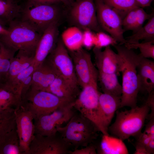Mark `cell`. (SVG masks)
Returning a JSON list of instances; mask_svg holds the SVG:
<instances>
[{"label":"cell","instance_id":"obj_29","mask_svg":"<svg viewBox=\"0 0 154 154\" xmlns=\"http://www.w3.org/2000/svg\"><path fill=\"white\" fill-rule=\"evenodd\" d=\"M16 128L15 109L0 110V141L7 133Z\"/></svg>","mask_w":154,"mask_h":154},{"label":"cell","instance_id":"obj_46","mask_svg":"<svg viewBox=\"0 0 154 154\" xmlns=\"http://www.w3.org/2000/svg\"><path fill=\"white\" fill-rule=\"evenodd\" d=\"M8 32L7 28L0 23V37L2 35L7 34Z\"/></svg>","mask_w":154,"mask_h":154},{"label":"cell","instance_id":"obj_51","mask_svg":"<svg viewBox=\"0 0 154 154\" xmlns=\"http://www.w3.org/2000/svg\"><path fill=\"white\" fill-rule=\"evenodd\" d=\"M0 110H1V109H0Z\"/></svg>","mask_w":154,"mask_h":154},{"label":"cell","instance_id":"obj_8","mask_svg":"<svg viewBox=\"0 0 154 154\" xmlns=\"http://www.w3.org/2000/svg\"><path fill=\"white\" fill-rule=\"evenodd\" d=\"M70 7L69 18L74 26L84 31H103L98 21L95 0H78Z\"/></svg>","mask_w":154,"mask_h":154},{"label":"cell","instance_id":"obj_49","mask_svg":"<svg viewBox=\"0 0 154 154\" xmlns=\"http://www.w3.org/2000/svg\"><path fill=\"white\" fill-rule=\"evenodd\" d=\"M2 86H3L2 82V81H1V79H0V88H2Z\"/></svg>","mask_w":154,"mask_h":154},{"label":"cell","instance_id":"obj_33","mask_svg":"<svg viewBox=\"0 0 154 154\" xmlns=\"http://www.w3.org/2000/svg\"><path fill=\"white\" fill-rule=\"evenodd\" d=\"M154 40L145 41L133 44L125 43L124 45L127 48L131 49L139 48L142 57L146 58L154 59Z\"/></svg>","mask_w":154,"mask_h":154},{"label":"cell","instance_id":"obj_50","mask_svg":"<svg viewBox=\"0 0 154 154\" xmlns=\"http://www.w3.org/2000/svg\"><path fill=\"white\" fill-rule=\"evenodd\" d=\"M151 4L153 0H147Z\"/></svg>","mask_w":154,"mask_h":154},{"label":"cell","instance_id":"obj_1","mask_svg":"<svg viewBox=\"0 0 154 154\" xmlns=\"http://www.w3.org/2000/svg\"><path fill=\"white\" fill-rule=\"evenodd\" d=\"M114 46L123 60L121 71L122 94L120 108L125 107H135L137 106V95L139 91L137 70L139 54L124 44H117Z\"/></svg>","mask_w":154,"mask_h":154},{"label":"cell","instance_id":"obj_24","mask_svg":"<svg viewBox=\"0 0 154 154\" xmlns=\"http://www.w3.org/2000/svg\"><path fill=\"white\" fill-rule=\"evenodd\" d=\"M22 9L17 0H0V23L5 27L8 26L20 17Z\"/></svg>","mask_w":154,"mask_h":154},{"label":"cell","instance_id":"obj_21","mask_svg":"<svg viewBox=\"0 0 154 154\" xmlns=\"http://www.w3.org/2000/svg\"><path fill=\"white\" fill-rule=\"evenodd\" d=\"M46 91L70 102L75 100L80 92L79 89L74 87L58 75Z\"/></svg>","mask_w":154,"mask_h":154},{"label":"cell","instance_id":"obj_35","mask_svg":"<svg viewBox=\"0 0 154 154\" xmlns=\"http://www.w3.org/2000/svg\"><path fill=\"white\" fill-rule=\"evenodd\" d=\"M117 42L111 35L100 31L95 33V40L94 47L102 48L103 47L117 44Z\"/></svg>","mask_w":154,"mask_h":154},{"label":"cell","instance_id":"obj_3","mask_svg":"<svg viewBox=\"0 0 154 154\" xmlns=\"http://www.w3.org/2000/svg\"><path fill=\"white\" fill-rule=\"evenodd\" d=\"M150 110L145 103L129 110H117L115 121L108 127V132L123 141L131 137H136L141 132Z\"/></svg>","mask_w":154,"mask_h":154},{"label":"cell","instance_id":"obj_22","mask_svg":"<svg viewBox=\"0 0 154 154\" xmlns=\"http://www.w3.org/2000/svg\"><path fill=\"white\" fill-rule=\"evenodd\" d=\"M35 54L18 51L11 61L10 68L3 86L11 81L20 72L32 65Z\"/></svg>","mask_w":154,"mask_h":154},{"label":"cell","instance_id":"obj_31","mask_svg":"<svg viewBox=\"0 0 154 154\" xmlns=\"http://www.w3.org/2000/svg\"><path fill=\"white\" fill-rule=\"evenodd\" d=\"M21 96L8 90L0 88V108L1 110L9 108L15 109L20 104Z\"/></svg>","mask_w":154,"mask_h":154},{"label":"cell","instance_id":"obj_14","mask_svg":"<svg viewBox=\"0 0 154 154\" xmlns=\"http://www.w3.org/2000/svg\"><path fill=\"white\" fill-rule=\"evenodd\" d=\"M69 147L60 137L35 134L30 145L29 154H66Z\"/></svg>","mask_w":154,"mask_h":154},{"label":"cell","instance_id":"obj_39","mask_svg":"<svg viewBox=\"0 0 154 154\" xmlns=\"http://www.w3.org/2000/svg\"><path fill=\"white\" fill-rule=\"evenodd\" d=\"M32 77V74L26 78L22 84L20 92V95L22 100L24 98L31 87Z\"/></svg>","mask_w":154,"mask_h":154},{"label":"cell","instance_id":"obj_41","mask_svg":"<svg viewBox=\"0 0 154 154\" xmlns=\"http://www.w3.org/2000/svg\"><path fill=\"white\" fill-rule=\"evenodd\" d=\"M150 108L151 112L149 114L147 118L149 119L154 117V91L152 92L150 94L145 102Z\"/></svg>","mask_w":154,"mask_h":154},{"label":"cell","instance_id":"obj_23","mask_svg":"<svg viewBox=\"0 0 154 154\" xmlns=\"http://www.w3.org/2000/svg\"><path fill=\"white\" fill-rule=\"evenodd\" d=\"M114 136L103 135L98 146H96L97 154H126L128 149L123 141Z\"/></svg>","mask_w":154,"mask_h":154},{"label":"cell","instance_id":"obj_7","mask_svg":"<svg viewBox=\"0 0 154 154\" xmlns=\"http://www.w3.org/2000/svg\"><path fill=\"white\" fill-rule=\"evenodd\" d=\"M21 102L31 112L34 119L73 102L61 98L48 92L36 90L31 88Z\"/></svg>","mask_w":154,"mask_h":154},{"label":"cell","instance_id":"obj_11","mask_svg":"<svg viewBox=\"0 0 154 154\" xmlns=\"http://www.w3.org/2000/svg\"><path fill=\"white\" fill-rule=\"evenodd\" d=\"M47 58L58 76L74 87L79 89L73 61L61 39H58L54 48Z\"/></svg>","mask_w":154,"mask_h":154},{"label":"cell","instance_id":"obj_9","mask_svg":"<svg viewBox=\"0 0 154 154\" xmlns=\"http://www.w3.org/2000/svg\"><path fill=\"white\" fill-rule=\"evenodd\" d=\"M73 102L61 106L50 114L35 119V134L45 136L56 135L57 127L67 122L75 114Z\"/></svg>","mask_w":154,"mask_h":154},{"label":"cell","instance_id":"obj_25","mask_svg":"<svg viewBox=\"0 0 154 154\" xmlns=\"http://www.w3.org/2000/svg\"><path fill=\"white\" fill-rule=\"evenodd\" d=\"M98 80L103 93L121 98L122 87L118 81L117 74L98 72Z\"/></svg>","mask_w":154,"mask_h":154},{"label":"cell","instance_id":"obj_42","mask_svg":"<svg viewBox=\"0 0 154 154\" xmlns=\"http://www.w3.org/2000/svg\"><path fill=\"white\" fill-rule=\"evenodd\" d=\"M144 132L151 137H154V117L149 119L145 126Z\"/></svg>","mask_w":154,"mask_h":154},{"label":"cell","instance_id":"obj_43","mask_svg":"<svg viewBox=\"0 0 154 154\" xmlns=\"http://www.w3.org/2000/svg\"><path fill=\"white\" fill-rule=\"evenodd\" d=\"M135 154H148L146 148L144 146L138 143H135Z\"/></svg>","mask_w":154,"mask_h":154},{"label":"cell","instance_id":"obj_40","mask_svg":"<svg viewBox=\"0 0 154 154\" xmlns=\"http://www.w3.org/2000/svg\"><path fill=\"white\" fill-rule=\"evenodd\" d=\"M136 139L135 143L140 144L146 147L151 138L150 135L144 132H141L138 135L135 137Z\"/></svg>","mask_w":154,"mask_h":154},{"label":"cell","instance_id":"obj_12","mask_svg":"<svg viewBox=\"0 0 154 154\" xmlns=\"http://www.w3.org/2000/svg\"><path fill=\"white\" fill-rule=\"evenodd\" d=\"M68 50L79 85L82 88L89 84L98 85V72L92 62L90 53L82 47L75 51Z\"/></svg>","mask_w":154,"mask_h":154},{"label":"cell","instance_id":"obj_36","mask_svg":"<svg viewBox=\"0 0 154 154\" xmlns=\"http://www.w3.org/2000/svg\"><path fill=\"white\" fill-rule=\"evenodd\" d=\"M83 32V46L88 49L94 46L95 33L92 31L86 29Z\"/></svg>","mask_w":154,"mask_h":154},{"label":"cell","instance_id":"obj_16","mask_svg":"<svg viewBox=\"0 0 154 154\" xmlns=\"http://www.w3.org/2000/svg\"><path fill=\"white\" fill-rule=\"evenodd\" d=\"M59 23L55 22L51 24L42 34L37 45L33 60V64L35 68L46 59L54 48L58 39Z\"/></svg>","mask_w":154,"mask_h":154},{"label":"cell","instance_id":"obj_38","mask_svg":"<svg viewBox=\"0 0 154 154\" xmlns=\"http://www.w3.org/2000/svg\"><path fill=\"white\" fill-rule=\"evenodd\" d=\"M61 3L60 0H27L25 6L32 7L40 5H53Z\"/></svg>","mask_w":154,"mask_h":154},{"label":"cell","instance_id":"obj_5","mask_svg":"<svg viewBox=\"0 0 154 154\" xmlns=\"http://www.w3.org/2000/svg\"><path fill=\"white\" fill-rule=\"evenodd\" d=\"M58 4L40 5L32 7L25 6L22 7L19 19L42 35L51 24L59 22L61 12Z\"/></svg>","mask_w":154,"mask_h":154},{"label":"cell","instance_id":"obj_13","mask_svg":"<svg viewBox=\"0 0 154 154\" xmlns=\"http://www.w3.org/2000/svg\"><path fill=\"white\" fill-rule=\"evenodd\" d=\"M17 131L23 154H29L30 144L35 135L33 115L22 102L15 109Z\"/></svg>","mask_w":154,"mask_h":154},{"label":"cell","instance_id":"obj_15","mask_svg":"<svg viewBox=\"0 0 154 154\" xmlns=\"http://www.w3.org/2000/svg\"><path fill=\"white\" fill-rule=\"evenodd\" d=\"M95 63L98 72L107 74L115 73L117 75L121 72L123 64L122 57L116 53L110 46L101 48L94 47Z\"/></svg>","mask_w":154,"mask_h":154},{"label":"cell","instance_id":"obj_6","mask_svg":"<svg viewBox=\"0 0 154 154\" xmlns=\"http://www.w3.org/2000/svg\"><path fill=\"white\" fill-rule=\"evenodd\" d=\"M82 88L73 102L74 109L92 121L102 135H109L104 128L100 118L99 108L100 92L98 85L89 84Z\"/></svg>","mask_w":154,"mask_h":154},{"label":"cell","instance_id":"obj_48","mask_svg":"<svg viewBox=\"0 0 154 154\" xmlns=\"http://www.w3.org/2000/svg\"><path fill=\"white\" fill-rule=\"evenodd\" d=\"M78 0H70V2L71 3V5L73 3L77 1Z\"/></svg>","mask_w":154,"mask_h":154},{"label":"cell","instance_id":"obj_26","mask_svg":"<svg viewBox=\"0 0 154 154\" xmlns=\"http://www.w3.org/2000/svg\"><path fill=\"white\" fill-rule=\"evenodd\" d=\"M61 39L69 51L78 50L83 46V32L76 26L70 27L64 30L62 34Z\"/></svg>","mask_w":154,"mask_h":154},{"label":"cell","instance_id":"obj_2","mask_svg":"<svg viewBox=\"0 0 154 154\" xmlns=\"http://www.w3.org/2000/svg\"><path fill=\"white\" fill-rule=\"evenodd\" d=\"M57 132L60 137L74 149L85 147L97 139L100 131L91 121L79 113L75 114L66 125L58 126Z\"/></svg>","mask_w":154,"mask_h":154},{"label":"cell","instance_id":"obj_45","mask_svg":"<svg viewBox=\"0 0 154 154\" xmlns=\"http://www.w3.org/2000/svg\"><path fill=\"white\" fill-rule=\"evenodd\" d=\"M138 6L143 8L150 6L151 4L147 0H135Z\"/></svg>","mask_w":154,"mask_h":154},{"label":"cell","instance_id":"obj_37","mask_svg":"<svg viewBox=\"0 0 154 154\" xmlns=\"http://www.w3.org/2000/svg\"><path fill=\"white\" fill-rule=\"evenodd\" d=\"M81 149H77L73 151H69L70 154H96L97 151L95 145L92 143Z\"/></svg>","mask_w":154,"mask_h":154},{"label":"cell","instance_id":"obj_44","mask_svg":"<svg viewBox=\"0 0 154 154\" xmlns=\"http://www.w3.org/2000/svg\"><path fill=\"white\" fill-rule=\"evenodd\" d=\"M148 154H154V138H151L145 147Z\"/></svg>","mask_w":154,"mask_h":154},{"label":"cell","instance_id":"obj_28","mask_svg":"<svg viewBox=\"0 0 154 154\" xmlns=\"http://www.w3.org/2000/svg\"><path fill=\"white\" fill-rule=\"evenodd\" d=\"M127 38L125 43H137L142 40L145 41L154 40V15L148 20L145 25Z\"/></svg>","mask_w":154,"mask_h":154},{"label":"cell","instance_id":"obj_20","mask_svg":"<svg viewBox=\"0 0 154 154\" xmlns=\"http://www.w3.org/2000/svg\"><path fill=\"white\" fill-rule=\"evenodd\" d=\"M154 15L153 12L147 13L143 8L139 6L135 7L129 11L122 20L124 32L131 31L135 32L143 25L144 22L149 20Z\"/></svg>","mask_w":154,"mask_h":154},{"label":"cell","instance_id":"obj_32","mask_svg":"<svg viewBox=\"0 0 154 154\" xmlns=\"http://www.w3.org/2000/svg\"><path fill=\"white\" fill-rule=\"evenodd\" d=\"M115 10L123 19L132 9L139 6L135 0H102Z\"/></svg>","mask_w":154,"mask_h":154},{"label":"cell","instance_id":"obj_4","mask_svg":"<svg viewBox=\"0 0 154 154\" xmlns=\"http://www.w3.org/2000/svg\"><path fill=\"white\" fill-rule=\"evenodd\" d=\"M8 26V33L0 37V42L16 51L35 54L42 35L19 18L12 21Z\"/></svg>","mask_w":154,"mask_h":154},{"label":"cell","instance_id":"obj_34","mask_svg":"<svg viewBox=\"0 0 154 154\" xmlns=\"http://www.w3.org/2000/svg\"><path fill=\"white\" fill-rule=\"evenodd\" d=\"M16 52L9 48L0 60V79L3 85L7 76L12 59Z\"/></svg>","mask_w":154,"mask_h":154},{"label":"cell","instance_id":"obj_17","mask_svg":"<svg viewBox=\"0 0 154 154\" xmlns=\"http://www.w3.org/2000/svg\"><path fill=\"white\" fill-rule=\"evenodd\" d=\"M58 75L52 65L46 58L33 72L30 88L36 90L46 91Z\"/></svg>","mask_w":154,"mask_h":154},{"label":"cell","instance_id":"obj_19","mask_svg":"<svg viewBox=\"0 0 154 154\" xmlns=\"http://www.w3.org/2000/svg\"><path fill=\"white\" fill-rule=\"evenodd\" d=\"M120 97L99 92V108L100 118L104 128L108 132V127L116 112L120 108Z\"/></svg>","mask_w":154,"mask_h":154},{"label":"cell","instance_id":"obj_47","mask_svg":"<svg viewBox=\"0 0 154 154\" xmlns=\"http://www.w3.org/2000/svg\"><path fill=\"white\" fill-rule=\"evenodd\" d=\"M61 3L65 6L70 7L71 5L70 0H60Z\"/></svg>","mask_w":154,"mask_h":154},{"label":"cell","instance_id":"obj_18","mask_svg":"<svg viewBox=\"0 0 154 154\" xmlns=\"http://www.w3.org/2000/svg\"><path fill=\"white\" fill-rule=\"evenodd\" d=\"M139 91L149 94L154 89V62L139 54L137 67Z\"/></svg>","mask_w":154,"mask_h":154},{"label":"cell","instance_id":"obj_27","mask_svg":"<svg viewBox=\"0 0 154 154\" xmlns=\"http://www.w3.org/2000/svg\"><path fill=\"white\" fill-rule=\"evenodd\" d=\"M0 154H23L16 128L7 133L0 141Z\"/></svg>","mask_w":154,"mask_h":154},{"label":"cell","instance_id":"obj_10","mask_svg":"<svg viewBox=\"0 0 154 154\" xmlns=\"http://www.w3.org/2000/svg\"><path fill=\"white\" fill-rule=\"evenodd\" d=\"M97 17L103 31L109 33L120 45L126 42L123 37L122 18L115 10L102 0H95Z\"/></svg>","mask_w":154,"mask_h":154},{"label":"cell","instance_id":"obj_30","mask_svg":"<svg viewBox=\"0 0 154 154\" xmlns=\"http://www.w3.org/2000/svg\"><path fill=\"white\" fill-rule=\"evenodd\" d=\"M35 68L33 64L17 74L11 81L1 88L17 94L20 96L22 84L29 76L32 74Z\"/></svg>","mask_w":154,"mask_h":154}]
</instances>
